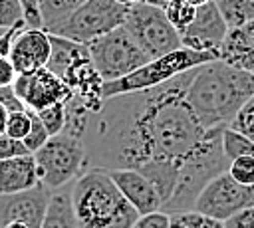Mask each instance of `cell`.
Returning a JSON list of instances; mask_svg holds the SVG:
<instances>
[{"label": "cell", "mask_w": 254, "mask_h": 228, "mask_svg": "<svg viewBox=\"0 0 254 228\" xmlns=\"http://www.w3.org/2000/svg\"><path fill=\"white\" fill-rule=\"evenodd\" d=\"M196 67L155 89L105 99L89 115L87 171H137L157 188L161 212H190L200 190L230 161L224 129H204L187 101Z\"/></svg>", "instance_id": "6da1fadb"}, {"label": "cell", "mask_w": 254, "mask_h": 228, "mask_svg": "<svg viewBox=\"0 0 254 228\" xmlns=\"http://www.w3.org/2000/svg\"><path fill=\"white\" fill-rule=\"evenodd\" d=\"M250 97H254V73L220 59L196 67L187 89V101L204 129H228Z\"/></svg>", "instance_id": "7a4b0ae2"}, {"label": "cell", "mask_w": 254, "mask_h": 228, "mask_svg": "<svg viewBox=\"0 0 254 228\" xmlns=\"http://www.w3.org/2000/svg\"><path fill=\"white\" fill-rule=\"evenodd\" d=\"M71 204L77 228H133L139 218L105 171L83 172L71 184Z\"/></svg>", "instance_id": "3957f363"}, {"label": "cell", "mask_w": 254, "mask_h": 228, "mask_svg": "<svg viewBox=\"0 0 254 228\" xmlns=\"http://www.w3.org/2000/svg\"><path fill=\"white\" fill-rule=\"evenodd\" d=\"M216 59H218L216 54H202V52H192V50L181 48V50H177L173 54H167L163 57L151 59L141 69L129 73L123 79L105 83L103 85V99L155 89V87L165 85V83L173 81L175 77L194 69V67H200L204 63L216 61Z\"/></svg>", "instance_id": "277c9868"}, {"label": "cell", "mask_w": 254, "mask_h": 228, "mask_svg": "<svg viewBox=\"0 0 254 228\" xmlns=\"http://www.w3.org/2000/svg\"><path fill=\"white\" fill-rule=\"evenodd\" d=\"M40 182L56 192L71 186L83 172H87V149L81 137L67 131L52 137L38 153H34Z\"/></svg>", "instance_id": "5b68a950"}, {"label": "cell", "mask_w": 254, "mask_h": 228, "mask_svg": "<svg viewBox=\"0 0 254 228\" xmlns=\"http://www.w3.org/2000/svg\"><path fill=\"white\" fill-rule=\"evenodd\" d=\"M123 28L131 34L149 59L163 57L183 48L181 34L169 24L165 12L145 2L129 6Z\"/></svg>", "instance_id": "8992f818"}, {"label": "cell", "mask_w": 254, "mask_h": 228, "mask_svg": "<svg viewBox=\"0 0 254 228\" xmlns=\"http://www.w3.org/2000/svg\"><path fill=\"white\" fill-rule=\"evenodd\" d=\"M87 50L95 69L99 71L105 83L123 79L151 61L123 26L91 42Z\"/></svg>", "instance_id": "52a82bcc"}, {"label": "cell", "mask_w": 254, "mask_h": 228, "mask_svg": "<svg viewBox=\"0 0 254 228\" xmlns=\"http://www.w3.org/2000/svg\"><path fill=\"white\" fill-rule=\"evenodd\" d=\"M129 8L117 0H87L54 36L89 46L125 24Z\"/></svg>", "instance_id": "ba28073f"}, {"label": "cell", "mask_w": 254, "mask_h": 228, "mask_svg": "<svg viewBox=\"0 0 254 228\" xmlns=\"http://www.w3.org/2000/svg\"><path fill=\"white\" fill-rule=\"evenodd\" d=\"M250 206H254V186L238 184L226 171L214 176L200 190L192 210L218 222H226L228 218Z\"/></svg>", "instance_id": "9c48e42d"}, {"label": "cell", "mask_w": 254, "mask_h": 228, "mask_svg": "<svg viewBox=\"0 0 254 228\" xmlns=\"http://www.w3.org/2000/svg\"><path fill=\"white\" fill-rule=\"evenodd\" d=\"M12 87L24 107L34 113L58 103H67L73 97L71 89L48 67L28 75H18Z\"/></svg>", "instance_id": "30bf717a"}, {"label": "cell", "mask_w": 254, "mask_h": 228, "mask_svg": "<svg viewBox=\"0 0 254 228\" xmlns=\"http://www.w3.org/2000/svg\"><path fill=\"white\" fill-rule=\"evenodd\" d=\"M226 34H228V26L220 16L216 4L210 0L196 8V16L181 36V42H183V48L187 50L218 56V50Z\"/></svg>", "instance_id": "8fae6325"}, {"label": "cell", "mask_w": 254, "mask_h": 228, "mask_svg": "<svg viewBox=\"0 0 254 228\" xmlns=\"http://www.w3.org/2000/svg\"><path fill=\"white\" fill-rule=\"evenodd\" d=\"M50 198L52 190H48L44 184L28 192L0 196V228L10 222H22L28 228H40Z\"/></svg>", "instance_id": "7c38bea8"}, {"label": "cell", "mask_w": 254, "mask_h": 228, "mask_svg": "<svg viewBox=\"0 0 254 228\" xmlns=\"http://www.w3.org/2000/svg\"><path fill=\"white\" fill-rule=\"evenodd\" d=\"M50 56H52L50 34L42 28H26L16 38L8 59L18 75H28L48 67Z\"/></svg>", "instance_id": "4fadbf2b"}, {"label": "cell", "mask_w": 254, "mask_h": 228, "mask_svg": "<svg viewBox=\"0 0 254 228\" xmlns=\"http://www.w3.org/2000/svg\"><path fill=\"white\" fill-rule=\"evenodd\" d=\"M111 180L119 188V192L127 198V202L137 210L139 216L161 212V196L157 188L137 171H113L109 172Z\"/></svg>", "instance_id": "5bb4252c"}, {"label": "cell", "mask_w": 254, "mask_h": 228, "mask_svg": "<svg viewBox=\"0 0 254 228\" xmlns=\"http://www.w3.org/2000/svg\"><path fill=\"white\" fill-rule=\"evenodd\" d=\"M40 184L42 182L34 155H24L0 163V196L28 192Z\"/></svg>", "instance_id": "9a60e30c"}, {"label": "cell", "mask_w": 254, "mask_h": 228, "mask_svg": "<svg viewBox=\"0 0 254 228\" xmlns=\"http://www.w3.org/2000/svg\"><path fill=\"white\" fill-rule=\"evenodd\" d=\"M218 59L236 69L254 73V22L228 30L218 50Z\"/></svg>", "instance_id": "2e32d148"}, {"label": "cell", "mask_w": 254, "mask_h": 228, "mask_svg": "<svg viewBox=\"0 0 254 228\" xmlns=\"http://www.w3.org/2000/svg\"><path fill=\"white\" fill-rule=\"evenodd\" d=\"M50 42H52V56L48 61V69L56 73L60 79L73 63H77L83 57H89V50L83 44L65 40L62 36H54V34H50Z\"/></svg>", "instance_id": "e0dca14e"}, {"label": "cell", "mask_w": 254, "mask_h": 228, "mask_svg": "<svg viewBox=\"0 0 254 228\" xmlns=\"http://www.w3.org/2000/svg\"><path fill=\"white\" fill-rule=\"evenodd\" d=\"M87 0H38L42 30L56 34Z\"/></svg>", "instance_id": "ac0fdd59"}, {"label": "cell", "mask_w": 254, "mask_h": 228, "mask_svg": "<svg viewBox=\"0 0 254 228\" xmlns=\"http://www.w3.org/2000/svg\"><path fill=\"white\" fill-rule=\"evenodd\" d=\"M40 228H77V220L71 204V186L52 192Z\"/></svg>", "instance_id": "d6986e66"}, {"label": "cell", "mask_w": 254, "mask_h": 228, "mask_svg": "<svg viewBox=\"0 0 254 228\" xmlns=\"http://www.w3.org/2000/svg\"><path fill=\"white\" fill-rule=\"evenodd\" d=\"M224 18L228 30L242 28L254 22V2L252 0H212Z\"/></svg>", "instance_id": "ffe728a7"}, {"label": "cell", "mask_w": 254, "mask_h": 228, "mask_svg": "<svg viewBox=\"0 0 254 228\" xmlns=\"http://www.w3.org/2000/svg\"><path fill=\"white\" fill-rule=\"evenodd\" d=\"M165 16L169 20V24L183 36L185 30L192 24L194 16H196V8L187 2V0H169V4L165 6Z\"/></svg>", "instance_id": "44dd1931"}, {"label": "cell", "mask_w": 254, "mask_h": 228, "mask_svg": "<svg viewBox=\"0 0 254 228\" xmlns=\"http://www.w3.org/2000/svg\"><path fill=\"white\" fill-rule=\"evenodd\" d=\"M222 151L230 163L240 157H254V141L228 127L222 133Z\"/></svg>", "instance_id": "7402d4cb"}, {"label": "cell", "mask_w": 254, "mask_h": 228, "mask_svg": "<svg viewBox=\"0 0 254 228\" xmlns=\"http://www.w3.org/2000/svg\"><path fill=\"white\" fill-rule=\"evenodd\" d=\"M38 117L42 119L46 131L50 133V137H56L60 133L65 131V125H67V103H58V105H52L48 109H42L38 111Z\"/></svg>", "instance_id": "603a6c76"}, {"label": "cell", "mask_w": 254, "mask_h": 228, "mask_svg": "<svg viewBox=\"0 0 254 228\" xmlns=\"http://www.w3.org/2000/svg\"><path fill=\"white\" fill-rule=\"evenodd\" d=\"M30 127H32V113H30V109L14 111L8 117L6 135H10L12 139H18V141H24L28 137V133H30Z\"/></svg>", "instance_id": "cb8c5ba5"}, {"label": "cell", "mask_w": 254, "mask_h": 228, "mask_svg": "<svg viewBox=\"0 0 254 228\" xmlns=\"http://www.w3.org/2000/svg\"><path fill=\"white\" fill-rule=\"evenodd\" d=\"M30 113H32V127H30L28 137L24 139V145H26V149L30 151V155H34V153H38L52 137H50V133L46 131V127H44L42 119L38 117V113H34V111H30Z\"/></svg>", "instance_id": "d4e9b609"}, {"label": "cell", "mask_w": 254, "mask_h": 228, "mask_svg": "<svg viewBox=\"0 0 254 228\" xmlns=\"http://www.w3.org/2000/svg\"><path fill=\"white\" fill-rule=\"evenodd\" d=\"M228 174L244 186H254V157L234 159L228 167Z\"/></svg>", "instance_id": "484cf974"}, {"label": "cell", "mask_w": 254, "mask_h": 228, "mask_svg": "<svg viewBox=\"0 0 254 228\" xmlns=\"http://www.w3.org/2000/svg\"><path fill=\"white\" fill-rule=\"evenodd\" d=\"M173 222L185 226V228H224V222H218L214 218H208L204 214H198L194 210L190 212H179L171 216Z\"/></svg>", "instance_id": "4316f807"}, {"label": "cell", "mask_w": 254, "mask_h": 228, "mask_svg": "<svg viewBox=\"0 0 254 228\" xmlns=\"http://www.w3.org/2000/svg\"><path fill=\"white\" fill-rule=\"evenodd\" d=\"M230 129L254 141V97H250L248 103H244V107L238 111V115L230 123Z\"/></svg>", "instance_id": "83f0119b"}, {"label": "cell", "mask_w": 254, "mask_h": 228, "mask_svg": "<svg viewBox=\"0 0 254 228\" xmlns=\"http://www.w3.org/2000/svg\"><path fill=\"white\" fill-rule=\"evenodd\" d=\"M20 22H26L22 4L18 0H0V30H8Z\"/></svg>", "instance_id": "f1b7e54d"}, {"label": "cell", "mask_w": 254, "mask_h": 228, "mask_svg": "<svg viewBox=\"0 0 254 228\" xmlns=\"http://www.w3.org/2000/svg\"><path fill=\"white\" fill-rule=\"evenodd\" d=\"M30 155V151L26 149L24 141L12 139L10 135H0V163L8 161V159H16V157H24Z\"/></svg>", "instance_id": "f546056e"}, {"label": "cell", "mask_w": 254, "mask_h": 228, "mask_svg": "<svg viewBox=\"0 0 254 228\" xmlns=\"http://www.w3.org/2000/svg\"><path fill=\"white\" fill-rule=\"evenodd\" d=\"M26 28H28V24H26V22H20V24L8 28V30H2V34H0V56H2V57H8V56H10L16 38H18Z\"/></svg>", "instance_id": "4dcf8cb0"}, {"label": "cell", "mask_w": 254, "mask_h": 228, "mask_svg": "<svg viewBox=\"0 0 254 228\" xmlns=\"http://www.w3.org/2000/svg\"><path fill=\"white\" fill-rule=\"evenodd\" d=\"M133 228H171V216L165 212H153L139 216Z\"/></svg>", "instance_id": "1f68e13d"}, {"label": "cell", "mask_w": 254, "mask_h": 228, "mask_svg": "<svg viewBox=\"0 0 254 228\" xmlns=\"http://www.w3.org/2000/svg\"><path fill=\"white\" fill-rule=\"evenodd\" d=\"M224 228H254V206L240 210L224 222Z\"/></svg>", "instance_id": "d6a6232c"}, {"label": "cell", "mask_w": 254, "mask_h": 228, "mask_svg": "<svg viewBox=\"0 0 254 228\" xmlns=\"http://www.w3.org/2000/svg\"><path fill=\"white\" fill-rule=\"evenodd\" d=\"M0 103H2L10 113H14V111H24V109H26L24 103L18 99L14 87H0Z\"/></svg>", "instance_id": "836d02e7"}, {"label": "cell", "mask_w": 254, "mask_h": 228, "mask_svg": "<svg viewBox=\"0 0 254 228\" xmlns=\"http://www.w3.org/2000/svg\"><path fill=\"white\" fill-rule=\"evenodd\" d=\"M24 8V18L28 28H42L40 12H38V0H18Z\"/></svg>", "instance_id": "e575fe53"}, {"label": "cell", "mask_w": 254, "mask_h": 228, "mask_svg": "<svg viewBox=\"0 0 254 228\" xmlns=\"http://www.w3.org/2000/svg\"><path fill=\"white\" fill-rule=\"evenodd\" d=\"M16 77H18V73H16L14 65L10 63L8 57H4L0 61V87H12Z\"/></svg>", "instance_id": "d590c367"}, {"label": "cell", "mask_w": 254, "mask_h": 228, "mask_svg": "<svg viewBox=\"0 0 254 228\" xmlns=\"http://www.w3.org/2000/svg\"><path fill=\"white\" fill-rule=\"evenodd\" d=\"M8 117H10V111L0 103V135L6 133V123H8Z\"/></svg>", "instance_id": "8d00e7d4"}, {"label": "cell", "mask_w": 254, "mask_h": 228, "mask_svg": "<svg viewBox=\"0 0 254 228\" xmlns=\"http://www.w3.org/2000/svg\"><path fill=\"white\" fill-rule=\"evenodd\" d=\"M145 4H149V6H155V8H161V10H165V6L169 4V0H143Z\"/></svg>", "instance_id": "74e56055"}, {"label": "cell", "mask_w": 254, "mask_h": 228, "mask_svg": "<svg viewBox=\"0 0 254 228\" xmlns=\"http://www.w3.org/2000/svg\"><path fill=\"white\" fill-rule=\"evenodd\" d=\"M117 2H119V4H123V6H127V8H129V6H133V4H139V2H143V0H117Z\"/></svg>", "instance_id": "f35d334b"}, {"label": "cell", "mask_w": 254, "mask_h": 228, "mask_svg": "<svg viewBox=\"0 0 254 228\" xmlns=\"http://www.w3.org/2000/svg\"><path fill=\"white\" fill-rule=\"evenodd\" d=\"M4 228H28V226L22 224V222H10V224H6Z\"/></svg>", "instance_id": "ab89813d"}, {"label": "cell", "mask_w": 254, "mask_h": 228, "mask_svg": "<svg viewBox=\"0 0 254 228\" xmlns=\"http://www.w3.org/2000/svg\"><path fill=\"white\" fill-rule=\"evenodd\" d=\"M187 2H190L194 8H198V6H202V4H206V2H210V0H187Z\"/></svg>", "instance_id": "60d3db41"}, {"label": "cell", "mask_w": 254, "mask_h": 228, "mask_svg": "<svg viewBox=\"0 0 254 228\" xmlns=\"http://www.w3.org/2000/svg\"><path fill=\"white\" fill-rule=\"evenodd\" d=\"M171 228H185V226H181V224H177V222L171 220Z\"/></svg>", "instance_id": "b9f144b4"}, {"label": "cell", "mask_w": 254, "mask_h": 228, "mask_svg": "<svg viewBox=\"0 0 254 228\" xmlns=\"http://www.w3.org/2000/svg\"><path fill=\"white\" fill-rule=\"evenodd\" d=\"M2 59H4V57H2V56H0V61H2Z\"/></svg>", "instance_id": "7bdbcfd3"}, {"label": "cell", "mask_w": 254, "mask_h": 228, "mask_svg": "<svg viewBox=\"0 0 254 228\" xmlns=\"http://www.w3.org/2000/svg\"><path fill=\"white\" fill-rule=\"evenodd\" d=\"M252 2H254V0H252Z\"/></svg>", "instance_id": "ee69618b"}]
</instances>
